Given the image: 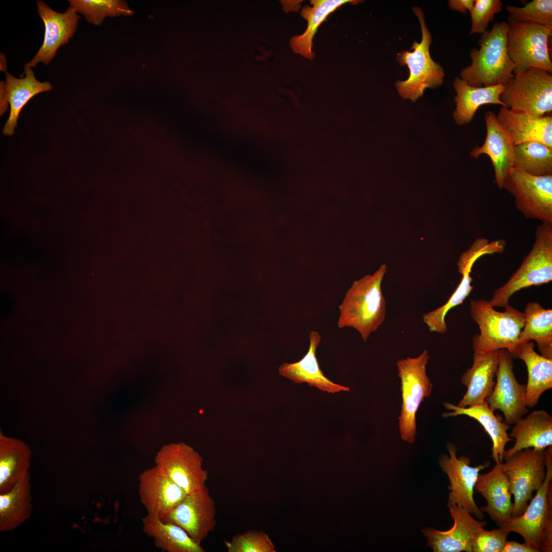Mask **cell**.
<instances>
[{"label":"cell","mask_w":552,"mask_h":552,"mask_svg":"<svg viewBox=\"0 0 552 552\" xmlns=\"http://www.w3.org/2000/svg\"><path fill=\"white\" fill-rule=\"evenodd\" d=\"M503 4L500 0H475L474 6L470 12L471 27L470 35L482 34L495 15L502 10Z\"/></svg>","instance_id":"f35d334b"},{"label":"cell","mask_w":552,"mask_h":552,"mask_svg":"<svg viewBox=\"0 0 552 552\" xmlns=\"http://www.w3.org/2000/svg\"><path fill=\"white\" fill-rule=\"evenodd\" d=\"M429 358L425 349L416 357H407L397 362L402 396L399 429L401 439L409 444L416 440L417 411L424 399L431 395L433 388L426 373Z\"/></svg>","instance_id":"52a82bcc"},{"label":"cell","mask_w":552,"mask_h":552,"mask_svg":"<svg viewBox=\"0 0 552 552\" xmlns=\"http://www.w3.org/2000/svg\"><path fill=\"white\" fill-rule=\"evenodd\" d=\"M29 472L8 492L0 494V532L15 530L31 516L32 510Z\"/></svg>","instance_id":"f546056e"},{"label":"cell","mask_w":552,"mask_h":552,"mask_svg":"<svg viewBox=\"0 0 552 552\" xmlns=\"http://www.w3.org/2000/svg\"><path fill=\"white\" fill-rule=\"evenodd\" d=\"M453 85L456 93L454 98L456 108L453 116L458 125H465L471 122L476 111L482 105L492 104L503 106L499 99L504 88L503 84L474 87L456 77Z\"/></svg>","instance_id":"f1b7e54d"},{"label":"cell","mask_w":552,"mask_h":552,"mask_svg":"<svg viewBox=\"0 0 552 552\" xmlns=\"http://www.w3.org/2000/svg\"><path fill=\"white\" fill-rule=\"evenodd\" d=\"M544 451L526 448L504 459L503 466L514 498L513 517L524 513L534 492L544 481L546 473Z\"/></svg>","instance_id":"30bf717a"},{"label":"cell","mask_w":552,"mask_h":552,"mask_svg":"<svg viewBox=\"0 0 552 552\" xmlns=\"http://www.w3.org/2000/svg\"><path fill=\"white\" fill-rule=\"evenodd\" d=\"M310 344L307 353L299 361L294 363H284L279 368V373L296 384L307 383L320 390L334 394L350 390L348 387L334 383L326 377L319 367L316 352L321 341L317 331L309 334Z\"/></svg>","instance_id":"603a6c76"},{"label":"cell","mask_w":552,"mask_h":552,"mask_svg":"<svg viewBox=\"0 0 552 552\" xmlns=\"http://www.w3.org/2000/svg\"><path fill=\"white\" fill-rule=\"evenodd\" d=\"M143 531L156 547L167 552H205L182 527L147 514L142 519Z\"/></svg>","instance_id":"4dcf8cb0"},{"label":"cell","mask_w":552,"mask_h":552,"mask_svg":"<svg viewBox=\"0 0 552 552\" xmlns=\"http://www.w3.org/2000/svg\"><path fill=\"white\" fill-rule=\"evenodd\" d=\"M0 68L1 71L4 72H7V60L5 55L3 53H1L0 56Z\"/></svg>","instance_id":"ee69618b"},{"label":"cell","mask_w":552,"mask_h":552,"mask_svg":"<svg viewBox=\"0 0 552 552\" xmlns=\"http://www.w3.org/2000/svg\"><path fill=\"white\" fill-rule=\"evenodd\" d=\"M454 524L446 531L431 527L423 529L427 545L434 552H473L472 543L476 534L487 525L486 521L477 520L465 508L447 504Z\"/></svg>","instance_id":"2e32d148"},{"label":"cell","mask_w":552,"mask_h":552,"mask_svg":"<svg viewBox=\"0 0 552 552\" xmlns=\"http://www.w3.org/2000/svg\"><path fill=\"white\" fill-rule=\"evenodd\" d=\"M357 0H311L312 6L305 5L301 14L306 19L308 26L304 33L290 39V46L294 52L309 59L314 57L312 50V40L317 29L327 17L341 6L347 3L357 4Z\"/></svg>","instance_id":"1f68e13d"},{"label":"cell","mask_w":552,"mask_h":552,"mask_svg":"<svg viewBox=\"0 0 552 552\" xmlns=\"http://www.w3.org/2000/svg\"><path fill=\"white\" fill-rule=\"evenodd\" d=\"M470 312L479 329L472 339L474 353L514 351L525 322L523 312L510 305L503 311H497L485 299L471 301Z\"/></svg>","instance_id":"3957f363"},{"label":"cell","mask_w":552,"mask_h":552,"mask_svg":"<svg viewBox=\"0 0 552 552\" xmlns=\"http://www.w3.org/2000/svg\"><path fill=\"white\" fill-rule=\"evenodd\" d=\"M552 280V223L537 225L533 247L508 282L493 292L490 305L507 307L512 295L532 286L547 284Z\"/></svg>","instance_id":"5b68a950"},{"label":"cell","mask_w":552,"mask_h":552,"mask_svg":"<svg viewBox=\"0 0 552 552\" xmlns=\"http://www.w3.org/2000/svg\"><path fill=\"white\" fill-rule=\"evenodd\" d=\"M70 7L87 21L100 26L108 16H129L134 12L125 1L120 0H70Z\"/></svg>","instance_id":"d590c367"},{"label":"cell","mask_w":552,"mask_h":552,"mask_svg":"<svg viewBox=\"0 0 552 552\" xmlns=\"http://www.w3.org/2000/svg\"><path fill=\"white\" fill-rule=\"evenodd\" d=\"M443 405L446 409L452 410L443 412L442 416L445 418L463 415L476 420L492 440V457L494 461L496 464L503 463L505 447L513 439L507 432L511 426L503 421L502 416L495 415L486 402L466 408L449 402H444Z\"/></svg>","instance_id":"cb8c5ba5"},{"label":"cell","mask_w":552,"mask_h":552,"mask_svg":"<svg viewBox=\"0 0 552 552\" xmlns=\"http://www.w3.org/2000/svg\"><path fill=\"white\" fill-rule=\"evenodd\" d=\"M534 346L530 341L518 345L511 353L513 358L522 360L526 366L525 400L527 408L535 407L542 394L552 387V359L537 353Z\"/></svg>","instance_id":"484cf974"},{"label":"cell","mask_w":552,"mask_h":552,"mask_svg":"<svg viewBox=\"0 0 552 552\" xmlns=\"http://www.w3.org/2000/svg\"><path fill=\"white\" fill-rule=\"evenodd\" d=\"M507 23L508 52L514 73L537 67L551 74L548 42L552 26L516 21L509 17Z\"/></svg>","instance_id":"9c48e42d"},{"label":"cell","mask_w":552,"mask_h":552,"mask_svg":"<svg viewBox=\"0 0 552 552\" xmlns=\"http://www.w3.org/2000/svg\"><path fill=\"white\" fill-rule=\"evenodd\" d=\"M412 9L420 21L422 39L420 42L415 41L409 51L398 53V61L402 65L407 66L409 75L406 80L398 81L396 87L403 99H409L415 102L422 97L426 88L440 86L443 83L445 74L443 68L431 57L429 47L431 36L423 11L418 7Z\"/></svg>","instance_id":"8992f818"},{"label":"cell","mask_w":552,"mask_h":552,"mask_svg":"<svg viewBox=\"0 0 552 552\" xmlns=\"http://www.w3.org/2000/svg\"><path fill=\"white\" fill-rule=\"evenodd\" d=\"M37 11L44 25L43 43L33 58L25 65V68L35 67L40 62L49 64L55 57L57 50L67 44L73 36L80 16L71 7L64 13L50 8L44 2H37Z\"/></svg>","instance_id":"e0dca14e"},{"label":"cell","mask_w":552,"mask_h":552,"mask_svg":"<svg viewBox=\"0 0 552 552\" xmlns=\"http://www.w3.org/2000/svg\"><path fill=\"white\" fill-rule=\"evenodd\" d=\"M485 121L487 135L484 144L472 149L470 155L473 158L482 154L490 157L494 169L495 182L502 189L506 177L513 168L514 145L493 112L485 113Z\"/></svg>","instance_id":"ffe728a7"},{"label":"cell","mask_w":552,"mask_h":552,"mask_svg":"<svg viewBox=\"0 0 552 552\" xmlns=\"http://www.w3.org/2000/svg\"><path fill=\"white\" fill-rule=\"evenodd\" d=\"M447 449L449 456L447 454L441 455L439 463L450 483L448 487L450 492L447 504L462 507L479 520H482L484 515L474 501V490L480 471L488 468L490 463L487 462L471 467L469 458L464 456L457 457L456 449L452 444L448 443Z\"/></svg>","instance_id":"5bb4252c"},{"label":"cell","mask_w":552,"mask_h":552,"mask_svg":"<svg viewBox=\"0 0 552 552\" xmlns=\"http://www.w3.org/2000/svg\"><path fill=\"white\" fill-rule=\"evenodd\" d=\"M502 189L514 197L525 217L552 223V175L534 176L513 167Z\"/></svg>","instance_id":"8fae6325"},{"label":"cell","mask_w":552,"mask_h":552,"mask_svg":"<svg viewBox=\"0 0 552 552\" xmlns=\"http://www.w3.org/2000/svg\"><path fill=\"white\" fill-rule=\"evenodd\" d=\"M5 82L10 111L3 128V134L11 136L14 133L23 107L35 95L51 90L53 86L49 82H41L37 80L32 68H24L22 77L19 79L7 72Z\"/></svg>","instance_id":"4316f807"},{"label":"cell","mask_w":552,"mask_h":552,"mask_svg":"<svg viewBox=\"0 0 552 552\" xmlns=\"http://www.w3.org/2000/svg\"><path fill=\"white\" fill-rule=\"evenodd\" d=\"M215 502L208 488L187 494L164 518L160 519L182 527L197 543L207 538L216 524Z\"/></svg>","instance_id":"9a60e30c"},{"label":"cell","mask_w":552,"mask_h":552,"mask_svg":"<svg viewBox=\"0 0 552 552\" xmlns=\"http://www.w3.org/2000/svg\"><path fill=\"white\" fill-rule=\"evenodd\" d=\"M552 446L544 451L545 477L524 513L512 517L503 526L521 536L538 552L552 550Z\"/></svg>","instance_id":"277c9868"},{"label":"cell","mask_w":552,"mask_h":552,"mask_svg":"<svg viewBox=\"0 0 552 552\" xmlns=\"http://www.w3.org/2000/svg\"><path fill=\"white\" fill-rule=\"evenodd\" d=\"M510 532L503 526L490 531L481 529L472 543L473 552H502Z\"/></svg>","instance_id":"ab89813d"},{"label":"cell","mask_w":552,"mask_h":552,"mask_svg":"<svg viewBox=\"0 0 552 552\" xmlns=\"http://www.w3.org/2000/svg\"><path fill=\"white\" fill-rule=\"evenodd\" d=\"M154 462L155 466L187 494L205 486L208 472L203 468L202 457L183 442L164 445Z\"/></svg>","instance_id":"7c38bea8"},{"label":"cell","mask_w":552,"mask_h":552,"mask_svg":"<svg viewBox=\"0 0 552 552\" xmlns=\"http://www.w3.org/2000/svg\"><path fill=\"white\" fill-rule=\"evenodd\" d=\"M475 262L471 261L461 271L462 280L448 301L443 306L423 315V320L430 332L443 334L447 331V326L445 319L447 313L452 308L462 304L473 290L470 272Z\"/></svg>","instance_id":"e575fe53"},{"label":"cell","mask_w":552,"mask_h":552,"mask_svg":"<svg viewBox=\"0 0 552 552\" xmlns=\"http://www.w3.org/2000/svg\"><path fill=\"white\" fill-rule=\"evenodd\" d=\"M474 489L487 501V505L479 508L480 511L497 526H503L512 517V494L503 463L496 464L488 473L479 474Z\"/></svg>","instance_id":"d6986e66"},{"label":"cell","mask_w":552,"mask_h":552,"mask_svg":"<svg viewBox=\"0 0 552 552\" xmlns=\"http://www.w3.org/2000/svg\"><path fill=\"white\" fill-rule=\"evenodd\" d=\"M523 313L525 322L517 346L535 340L541 355L552 359V310L533 302L526 304Z\"/></svg>","instance_id":"d6a6232c"},{"label":"cell","mask_w":552,"mask_h":552,"mask_svg":"<svg viewBox=\"0 0 552 552\" xmlns=\"http://www.w3.org/2000/svg\"><path fill=\"white\" fill-rule=\"evenodd\" d=\"M513 357L506 349L499 350V361L494 388L486 400L493 411H501L505 422L516 423L528 411L526 405V385L520 384L513 371Z\"/></svg>","instance_id":"4fadbf2b"},{"label":"cell","mask_w":552,"mask_h":552,"mask_svg":"<svg viewBox=\"0 0 552 552\" xmlns=\"http://www.w3.org/2000/svg\"><path fill=\"white\" fill-rule=\"evenodd\" d=\"M502 552H538V551L525 542L520 543L515 541L507 540Z\"/></svg>","instance_id":"60d3db41"},{"label":"cell","mask_w":552,"mask_h":552,"mask_svg":"<svg viewBox=\"0 0 552 552\" xmlns=\"http://www.w3.org/2000/svg\"><path fill=\"white\" fill-rule=\"evenodd\" d=\"M510 18L514 21L552 26V1L533 0L523 7L507 6Z\"/></svg>","instance_id":"8d00e7d4"},{"label":"cell","mask_w":552,"mask_h":552,"mask_svg":"<svg viewBox=\"0 0 552 552\" xmlns=\"http://www.w3.org/2000/svg\"><path fill=\"white\" fill-rule=\"evenodd\" d=\"M513 167L534 176L552 175V149L536 142L515 145Z\"/></svg>","instance_id":"836d02e7"},{"label":"cell","mask_w":552,"mask_h":552,"mask_svg":"<svg viewBox=\"0 0 552 552\" xmlns=\"http://www.w3.org/2000/svg\"><path fill=\"white\" fill-rule=\"evenodd\" d=\"M497 119L514 145L539 142L552 149V117H536L501 106Z\"/></svg>","instance_id":"44dd1931"},{"label":"cell","mask_w":552,"mask_h":552,"mask_svg":"<svg viewBox=\"0 0 552 552\" xmlns=\"http://www.w3.org/2000/svg\"><path fill=\"white\" fill-rule=\"evenodd\" d=\"M508 25L495 22L481 35L478 44L470 52L471 64L464 67L460 78L474 87L504 85L514 76V64L508 52Z\"/></svg>","instance_id":"7a4b0ae2"},{"label":"cell","mask_w":552,"mask_h":552,"mask_svg":"<svg viewBox=\"0 0 552 552\" xmlns=\"http://www.w3.org/2000/svg\"><path fill=\"white\" fill-rule=\"evenodd\" d=\"M498 361L499 350L474 353L472 366L461 378L467 389L457 406L466 408L486 402L495 384Z\"/></svg>","instance_id":"7402d4cb"},{"label":"cell","mask_w":552,"mask_h":552,"mask_svg":"<svg viewBox=\"0 0 552 552\" xmlns=\"http://www.w3.org/2000/svg\"><path fill=\"white\" fill-rule=\"evenodd\" d=\"M139 495L147 515L164 518L187 494L156 466L141 473Z\"/></svg>","instance_id":"ac0fdd59"},{"label":"cell","mask_w":552,"mask_h":552,"mask_svg":"<svg viewBox=\"0 0 552 552\" xmlns=\"http://www.w3.org/2000/svg\"><path fill=\"white\" fill-rule=\"evenodd\" d=\"M474 2V0H449L448 5L451 10L466 14L468 11H471Z\"/></svg>","instance_id":"b9f144b4"},{"label":"cell","mask_w":552,"mask_h":552,"mask_svg":"<svg viewBox=\"0 0 552 552\" xmlns=\"http://www.w3.org/2000/svg\"><path fill=\"white\" fill-rule=\"evenodd\" d=\"M31 457L27 444L0 431V494L10 491L29 473Z\"/></svg>","instance_id":"83f0119b"},{"label":"cell","mask_w":552,"mask_h":552,"mask_svg":"<svg viewBox=\"0 0 552 552\" xmlns=\"http://www.w3.org/2000/svg\"><path fill=\"white\" fill-rule=\"evenodd\" d=\"M499 99L510 109L542 117L552 111V75L532 67L514 73L506 83Z\"/></svg>","instance_id":"ba28073f"},{"label":"cell","mask_w":552,"mask_h":552,"mask_svg":"<svg viewBox=\"0 0 552 552\" xmlns=\"http://www.w3.org/2000/svg\"><path fill=\"white\" fill-rule=\"evenodd\" d=\"M224 543L228 552H275L274 545L264 532L249 530Z\"/></svg>","instance_id":"74e56055"},{"label":"cell","mask_w":552,"mask_h":552,"mask_svg":"<svg viewBox=\"0 0 552 552\" xmlns=\"http://www.w3.org/2000/svg\"><path fill=\"white\" fill-rule=\"evenodd\" d=\"M386 271L383 264L373 274L353 282L339 306L338 328H354L365 342L383 323L386 301L381 286Z\"/></svg>","instance_id":"6da1fadb"},{"label":"cell","mask_w":552,"mask_h":552,"mask_svg":"<svg viewBox=\"0 0 552 552\" xmlns=\"http://www.w3.org/2000/svg\"><path fill=\"white\" fill-rule=\"evenodd\" d=\"M9 105V102L7 100L6 93L5 82L4 81H1L0 83V114L1 116L3 115L7 111Z\"/></svg>","instance_id":"7bdbcfd3"},{"label":"cell","mask_w":552,"mask_h":552,"mask_svg":"<svg viewBox=\"0 0 552 552\" xmlns=\"http://www.w3.org/2000/svg\"><path fill=\"white\" fill-rule=\"evenodd\" d=\"M514 424L510 436L515 443L505 450L503 459L524 449L544 450L552 446V417L545 410L533 411Z\"/></svg>","instance_id":"d4e9b609"}]
</instances>
